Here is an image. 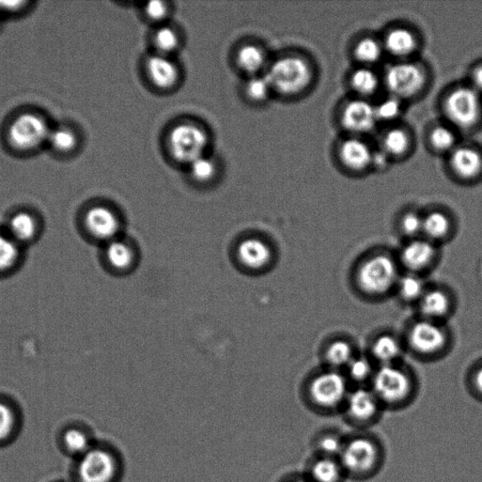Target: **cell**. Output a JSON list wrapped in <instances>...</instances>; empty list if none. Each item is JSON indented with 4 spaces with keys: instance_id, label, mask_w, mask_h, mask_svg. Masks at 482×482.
Here are the masks:
<instances>
[{
    "instance_id": "cell-1",
    "label": "cell",
    "mask_w": 482,
    "mask_h": 482,
    "mask_svg": "<svg viewBox=\"0 0 482 482\" xmlns=\"http://www.w3.org/2000/svg\"><path fill=\"white\" fill-rule=\"evenodd\" d=\"M348 480L368 481L376 478L383 469L386 450L376 434L353 431L346 439L338 457Z\"/></svg>"
},
{
    "instance_id": "cell-2",
    "label": "cell",
    "mask_w": 482,
    "mask_h": 482,
    "mask_svg": "<svg viewBox=\"0 0 482 482\" xmlns=\"http://www.w3.org/2000/svg\"><path fill=\"white\" fill-rule=\"evenodd\" d=\"M375 392L384 411H400L410 406L415 396L413 379L406 370L396 365L381 366L371 381Z\"/></svg>"
},
{
    "instance_id": "cell-3",
    "label": "cell",
    "mask_w": 482,
    "mask_h": 482,
    "mask_svg": "<svg viewBox=\"0 0 482 482\" xmlns=\"http://www.w3.org/2000/svg\"><path fill=\"white\" fill-rule=\"evenodd\" d=\"M350 391L349 380L340 372L320 373L307 387L309 407L321 416L340 415Z\"/></svg>"
},
{
    "instance_id": "cell-4",
    "label": "cell",
    "mask_w": 482,
    "mask_h": 482,
    "mask_svg": "<svg viewBox=\"0 0 482 482\" xmlns=\"http://www.w3.org/2000/svg\"><path fill=\"white\" fill-rule=\"evenodd\" d=\"M384 412L369 386H357L350 391L340 415L354 431H368L380 423Z\"/></svg>"
},
{
    "instance_id": "cell-5",
    "label": "cell",
    "mask_w": 482,
    "mask_h": 482,
    "mask_svg": "<svg viewBox=\"0 0 482 482\" xmlns=\"http://www.w3.org/2000/svg\"><path fill=\"white\" fill-rule=\"evenodd\" d=\"M209 137L199 124L185 122L170 130L167 138L168 152L177 162L190 165L207 154Z\"/></svg>"
},
{
    "instance_id": "cell-6",
    "label": "cell",
    "mask_w": 482,
    "mask_h": 482,
    "mask_svg": "<svg viewBox=\"0 0 482 482\" xmlns=\"http://www.w3.org/2000/svg\"><path fill=\"white\" fill-rule=\"evenodd\" d=\"M399 277L396 261L386 254H377L363 262L357 282L365 293L382 296L397 287Z\"/></svg>"
},
{
    "instance_id": "cell-7",
    "label": "cell",
    "mask_w": 482,
    "mask_h": 482,
    "mask_svg": "<svg viewBox=\"0 0 482 482\" xmlns=\"http://www.w3.org/2000/svg\"><path fill=\"white\" fill-rule=\"evenodd\" d=\"M266 75L273 91L283 96H293L302 91L311 79L306 62L297 57L280 58L269 65Z\"/></svg>"
},
{
    "instance_id": "cell-8",
    "label": "cell",
    "mask_w": 482,
    "mask_h": 482,
    "mask_svg": "<svg viewBox=\"0 0 482 482\" xmlns=\"http://www.w3.org/2000/svg\"><path fill=\"white\" fill-rule=\"evenodd\" d=\"M51 129L45 120L36 114H24L15 119L10 126V145L20 151L37 149L48 142Z\"/></svg>"
},
{
    "instance_id": "cell-9",
    "label": "cell",
    "mask_w": 482,
    "mask_h": 482,
    "mask_svg": "<svg viewBox=\"0 0 482 482\" xmlns=\"http://www.w3.org/2000/svg\"><path fill=\"white\" fill-rule=\"evenodd\" d=\"M446 116L460 128H470L477 122L480 105L478 91L459 88L450 93L446 101Z\"/></svg>"
},
{
    "instance_id": "cell-10",
    "label": "cell",
    "mask_w": 482,
    "mask_h": 482,
    "mask_svg": "<svg viewBox=\"0 0 482 482\" xmlns=\"http://www.w3.org/2000/svg\"><path fill=\"white\" fill-rule=\"evenodd\" d=\"M116 473L114 456L100 448H91L77 466L80 482H112Z\"/></svg>"
},
{
    "instance_id": "cell-11",
    "label": "cell",
    "mask_w": 482,
    "mask_h": 482,
    "mask_svg": "<svg viewBox=\"0 0 482 482\" xmlns=\"http://www.w3.org/2000/svg\"><path fill=\"white\" fill-rule=\"evenodd\" d=\"M447 336L441 326L424 320L415 323L409 332V344L419 354L432 355L440 352L446 345Z\"/></svg>"
},
{
    "instance_id": "cell-12",
    "label": "cell",
    "mask_w": 482,
    "mask_h": 482,
    "mask_svg": "<svg viewBox=\"0 0 482 482\" xmlns=\"http://www.w3.org/2000/svg\"><path fill=\"white\" fill-rule=\"evenodd\" d=\"M385 82L396 97L409 98L423 88L424 75L416 66L399 64L388 69Z\"/></svg>"
},
{
    "instance_id": "cell-13",
    "label": "cell",
    "mask_w": 482,
    "mask_h": 482,
    "mask_svg": "<svg viewBox=\"0 0 482 482\" xmlns=\"http://www.w3.org/2000/svg\"><path fill=\"white\" fill-rule=\"evenodd\" d=\"M146 73L152 85L161 91L173 90L180 80V70L173 57L157 53L147 58Z\"/></svg>"
},
{
    "instance_id": "cell-14",
    "label": "cell",
    "mask_w": 482,
    "mask_h": 482,
    "mask_svg": "<svg viewBox=\"0 0 482 482\" xmlns=\"http://www.w3.org/2000/svg\"><path fill=\"white\" fill-rule=\"evenodd\" d=\"M85 226L92 237L110 242L115 240L118 234L120 222L111 209L97 206L86 213Z\"/></svg>"
},
{
    "instance_id": "cell-15",
    "label": "cell",
    "mask_w": 482,
    "mask_h": 482,
    "mask_svg": "<svg viewBox=\"0 0 482 482\" xmlns=\"http://www.w3.org/2000/svg\"><path fill=\"white\" fill-rule=\"evenodd\" d=\"M435 243L427 239L411 240L403 247L400 260L410 273H416L428 268L437 257Z\"/></svg>"
},
{
    "instance_id": "cell-16",
    "label": "cell",
    "mask_w": 482,
    "mask_h": 482,
    "mask_svg": "<svg viewBox=\"0 0 482 482\" xmlns=\"http://www.w3.org/2000/svg\"><path fill=\"white\" fill-rule=\"evenodd\" d=\"M377 120L375 107L364 100L349 103L342 115L344 126L356 133L370 131L375 128Z\"/></svg>"
},
{
    "instance_id": "cell-17",
    "label": "cell",
    "mask_w": 482,
    "mask_h": 482,
    "mask_svg": "<svg viewBox=\"0 0 482 482\" xmlns=\"http://www.w3.org/2000/svg\"><path fill=\"white\" fill-rule=\"evenodd\" d=\"M305 476L311 482H346V473L338 458L314 454Z\"/></svg>"
},
{
    "instance_id": "cell-18",
    "label": "cell",
    "mask_w": 482,
    "mask_h": 482,
    "mask_svg": "<svg viewBox=\"0 0 482 482\" xmlns=\"http://www.w3.org/2000/svg\"><path fill=\"white\" fill-rule=\"evenodd\" d=\"M238 257L245 267L259 270L268 265L272 259V251L261 240L248 239L239 245Z\"/></svg>"
},
{
    "instance_id": "cell-19",
    "label": "cell",
    "mask_w": 482,
    "mask_h": 482,
    "mask_svg": "<svg viewBox=\"0 0 482 482\" xmlns=\"http://www.w3.org/2000/svg\"><path fill=\"white\" fill-rule=\"evenodd\" d=\"M238 67L249 77L263 75L267 70V54L260 46L248 43L238 51L236 56Z\"/></svg>"
},
{
    "instance_id": "cell-20",
    "label": "cell",
    "mask_w": 482,
    "mask_h": 482,
    "mask_svg": "<svg viewBox=\"0 0 482 482\" xmlns=\"http://www.w3.org/2000/svg\"><path fill=\"white\" fill-rule=\"evenodd\" d=\"M419 304L426 320L432 321L446 317L450 309L448 295L440 289L427 290Z\"/></svg>"
},
{
    "instance_id": "cell-21",
    "label": "cell",
    "mask_w": 482,
    "mask_h": 482,
    "mask_svg": "<svg viewBox=\"0 0 482 482\" xmlns=\"http://www.w3.org/2000/svg\"><path fill=\"white\" fill-rule=\"evenodd\" d=\"M340 155L342 161L353 170H361L366 168L372 162V154L367 146L359 141V139L351 138L341 146Z\"/></svg>"
},
{
    "instance_id": "cell-22",
    "label": "cell",
    "mask_w": 482,
    "mask_h": 482,
    "mask_svg": "<svg viewBox=\"0 0 482 482\" xmlns=\"http://www.w3.org/2000/svg\"><path fill=\"white\" fill-rule=\"evenodd\" d=\"M452 166L458 176L471 178L479 173L482 160L477 151L470 148H459L453 154Z\"/></svg>"
},
{
    "instance_id": "cell-23",
    "label": "cell",
    "mask_w": 482,
    "mask_h": 482,
    "mask_svg": "<svg viewBox=\"0 0 482 482\" xmlns=\"http://www.w3.org/2000/svg\"><path fill=\"white\" fill-rule=\"evenodd\" d=\"M371 351L373 357L382 366L395 365L399 360L402 347L395 336L383 335L373 342Z\"/></svg>"
},
{
    "instance_id": "cell-24",
    "label": "cell",
    "mask_w": 482,
    "mask_h": 482,
    "mask_svg": "<svg viewBox=\"0 0 482 482\" xmlns=\"http://www.w3.org/2000/svg\"><path fill=\"white\" fill-rule=\"evenodd\" d=\"M346 434L336 430L319 432L314 442V454L338 458L344 448Z\"/></svg>"
},
{
    "instance_id": "cell-25",
    "label": "cell",
    "mask_w": 482,
    "mask_h": 482,
    "mask_svg": "<svg viewBox=\"0 0 482 482\" xmlns=\"http://www.w3.org/2000/svg\"><path fill=\"white\" fill-rule=\"evenodd\" d=\"M180 44V36L178 31L173 27L161 25V27L154 31L153 36L154 53L173 57V54L179 50Z\"/></svg>"
},
{
    "instance_id": "cell-26",
    "label": "cell",
    "mask_w": 482,
    "mask_h": 482,
    "mask_svg": "<svg viewBox=\"0 0 482 482\" xmlns=\"http://www.w3.org/2000/svg\"><path fill=\"white\" fill-rule=\"evenodd\" d=\"M36 217L28 212L15 214L9 224L11 238L17 242H27L33 240L37 233Z\"/></svg>"
},
{
    "instance_id": "cell-27",
    "label": "cell",
    "mask_w": 482,
    "mask_h": 482,
    "mask_svg": "<svg viewBox=\"0 0 482 482\" xmlns=\"http://www.w3.org/2000/svg\"><path fill=\"white\" fill-rule=\"evenodd\" d=\"M450 231L448 217L442 212H431L423 217V234L425 239L435 243L447 237Z\"/></svg>"
},
{
    "instance_id": "cell-28",
    "label": "cell",
    "mask_w": 482,
    "mask_h": 482,
    "mask_svg": "<svg viewBox=\"0 0 482 482\" xmlns=\"http://www.w3.org/2000/svg\"><path fill=\"white\" fill-rule=\"evenodd\" d=\"M396 288L400 298L407 302L421 301L427 291L423 279L414 273L400 276Z\"/></svg>"
},
{
    "instance_id": "cell-29",
    "label": "cell",
    "mask_w": 482,
    "mask_h": 482,
    "mask_svg": "<svg viewBox=\"0 0 482 482\" xmlns=\"http://www.w3.org/2000/svg\"><path fill=\"white\" fill-rule=\"evenodd\" d=\"M106 257L108 264L117 271L128 270L134 258L131 248L117 240L107 243Z\"/></svg>"
},
{
    "instance_id": "cell-30",
    "label": "cell",
    "mask_w": 482,
    "mask_h": 482,
    "mask_svg": "<svg viewBox=\"0 0 482 482\" xmlns=\"http://www.w3.org/2000/svg\"><path fill=\"white\" fill-rule=\"evenodd\" d=\"M385 46L393 55L407 56L415 50V40L407 29L397 28L386 36Z\"/></svg>"
},
{
    "instance_id": "cell-31",
    "label": "cell",
    "mask_w": 482,
    "mask_h": 482,
    "mask_svg": "<svg viewBox=\"0 0 482 482\" xmlns=\"http://www.w3.org/2000/svg\"><path fill=\"white\" fill-rule=\"evenodd\" d=\"M326 362L334 369L347 367L354 359L352 346L344 340H336L326 350Z\"/></svg>"
},
{
    "instance_id": "cell-32",
    "label": "cell",
    "mask_w": 482,
    "mask_h": 482,
    "mask_svg": "<svg viewBox=\"0 0 482 482\" xmlns=\"http://www.w3.org/2000/svg\"><path fill=\"white\" fill-rule=\"evenodd\" d=\"M273 91V88L264 74L249 77L244 86L245 96L254 103L266 102Z\"/></svg>"
},
{
    "instance_id": "cell-33",
    "label": "cell",
    "mask_w": 482,
    "mask_h": 482,
    "mask_svg": "<svg viewBox=\"0 0 482 482\" xmlns=\"http://www.w3.org/2000/svg\"><path fill=\"white\" fill-rule=\"evenodd\" d=\"M191 178L198 183L212 181L217 174V162L205 154L189 165Z\"/></svg>"
},
{
    "instance_id": "cell-34",
    "label": "cell",
    "mask_w": 482,
    "mask_h": 482,
    "mask_svg": "<svg viewBox=\"0 0 482 482\" xmlns=\"http://www.w3.org/2000/svg\"><path fill=\"white\" fill-rule=\"evenodd\" d=\"M20 250L12 238L0 234V273L7 272L17 265Z\"/></svg>"
},
{
    "instance_id": "cell-35",
    "label": "cell",
    "mask_w": 482,
    "mask_h": 482,
    "mask_svg": "<svg viewBox=\"0 0 482 482\" xmlns=\"http://www.w3.org/2000/svg\"><path fill=\"white\" fill-rule=\"evenodd\" d=\"M48 143L58 152L68 153L75 148L77 137L71 129L59 127L51 130Z\"/></svg>"
},
{
    "instance_id": "cell-36",
    "label": "cell",
    "mask_w": 482,
    "mask_h": 482,
    "mask_svg": "<svg viewBox=\"0 0 482 482\" xmlns=\"http://www.w3.org/2000/svg\"><path fill=\"white\" fill-rule=\"evenodd\" d=\"M348 380L357 383V386H365V383L371 381L375 370H373L371 362L364 357H357L346 367Z\"/></svg>"
},
{
    "instance_id": "cell-37",
    "label": "cell",
    "mask_w": 482,
    "mask_h": 482,
    "mask_svg": "<svg viewBox=\"0 0 482 482\" xmlns=\"http://www.w3.org/2000/svg\"><path fill=\"white\" fill-rule=\"evenodd\" d=\"M352 85L360 95L368 96L377 89L378 79L376 75L369 69H360L352 75Z\"/></svg>"
},
{
    "instance_id": "cell-38",
    "label": "cell",
    "mask_w": 482,
    "mask_h": 482,
    "mask_svg": "<svg viewBox=\"0 0 482 482\" xmlns=\"http://www.w3.org/2000/svg\"><path fill=\"white\" fill-rule=\"evenodd\" d=\"M64 444L70 454L81 457L91 449L87 434L77 429H70L65 433Z\"/></svg>"
},
{
    "instance_id": "cell-39",
    "label": "cell",
    "mask_w": 482,
    "mask_h": 482,
    "mask_svg": "<svg viewBox=\"0 0 482 482\" xmlns=\"http://www.w3.org/2000/svg\"><path fill=\"white\" fill-rule=\"evenodd\" d=\"M356 58L365 64H373L382 56L381 45L373 39L367 38L360 42L355 49Z\"/></svg>"
},
{
    "instance_id": "cell-40",
    "label": "cell",
    "mask_w": 482,
    "mask_h": 482,
    "mask_svg": "<svg viewBox=\"0 0 482 482\" xmlns=\"http://www.w3.org/2000/svg\"><path fill=\"white\" fill-rule=\"evenodd\" d=\"M383 145L387 153L400 154L408 148L409 138L406 132L400 130H393L386 134Z\"/></svg>"
},
{
    "instance_id": "cell-41",
    "label": "cell",
    "mask_w": 482,
    "mask_h": 482,
    "mask_svg": "<svg viewBox=\"0 0 482 482\" xmlns=\"http://www.w3.org/2000/svg\"><path fill=\"white\" fill-rule=\"evenodd\" d=\"M400 225L403 235L411 240L418 239L423 234V217L416 213H407L404 216Z\"/></svg>"
},
{
    "instance_id": "cell-42",
    "label": "cell",
    "mask_w": 482,
    "mask_h": 482,
    "mask_svg": "<svg viewBox=\"0 0 482 482\" xmlns=\"http://www.w3.org/2000/svg\"><path fill=\"white\" fill-rule=\"evenodd\" d=\"M15 415L11 407L0 402V442L11 438L15 428Z\"/></svg>"
},
{
    "instance_id": "cell-43",
    "label": "cell",
    "mask_w": 482,
    "mask_h": 482,
    "mask_svg": "<svg viewBox=\"0 0 482 482\" xmlns=\"http://www.w3.org/2000/svg\"><path fill=\"white\" fill-rule=\"evenodd\" d=\"M434 148L440 151L449 150L454 146L455 137L452 131L444 127L435 129L431 136Z\"/></svg>"
},
{
    "instance_id": "cell-44",
    "label": "cell",
    "mask_w": 482,
    "mask_h": 482,
    "mask_svg": "<svg viewBox=\"0 0 482 482\" xmlns=\"http://www.w3.org/2000/svg\"><path fill=\"white\" fill-rule=\"evenodd\" d=\"M146 17L153 23H164L170 15V8L163 2H151L145 7Z\"/></svg>"
},
{
    "instance_id": "cell-45",
    "label": "cell",
    "mask_w": 482,
    "mask_h": 482,
    "mask_svg": "<svg viewBox=\"0 0 482 482\" xmlns=\"http://www.w3.org/2000/svg\"><path fill=\"white\" fill-rule=\"evenodd\" d=\"M378 119L391 121L400 113V104L397 99H391L381 103L375 107Z\"/></svg>"
},
{
    "instance_id": "cell-46",
    "label": "cell",
    "mask_w": 482,
    "mask_h": 482,
    "mask_svg": "<svg viewBox=\"0 0 482 482\" xmlns=\"http://www.w3.org/2000/svg\"><path fill=\"white\" fill-rule=\"evenodd\" d=\"M28 3L24 2H12V3H0V10L4 12L15 13L22 11Z\"/></svg>"
},
{
    "instance_id": "cell-47",
    "label": "cell",
    "mask_w": 482,
    "mask_h": 482,
    "mask_svg": "<svg viewBox=\"0 0 482 482\" xmlns=\"http://www.w3.org/2000/svg\"><path fill=\"white\" fill-rule=\"evenodd\" d=\"M474 395L482 400V367L475 373L472 380Z\"/></svg>"
},
{
    "instance_id": "cell-48",
    "label": "cell",
    "mask_w": 482,
    "mask_h": 482,
    "mask_svg": "<svg viewBox=\"0 0 482 482\" xmlns=\"http://www.w3.org/2000/svg\"><path fill=\"white\" fill-rule=\"evenodd\" d=\"M473 83L476 91H482V67L477 68L472 76Z\"/></svg>"
},
{
    "instance_id": "cell-49",
    "label": "cell",
    "mask_w": 482,
    "mask_h": 482,
    "mask_svg": "<svg viewBox=\"0 0 482 482\" xmlns=\"http://www.w3.org/2000/svg\"><path fill=\"white\" fill-rule=\"evenodd\" d=\"M372 162L376 166H383L386 162V159L383 154L372 155Z\"/></svg>"
},
{
    "instance_id": "cell-50",
    "label": "cell",
    "mask_w": 482,
    "mask_h": 482,
    "mask_svg": "<svg viewBox=\"0 0 482 482\" xmlns=\"http://www.w3.org/2000/svg\"><path fill=\"white\" fill-rule=\"evenodd\" d=\"M288 482H311V481L304 474V476L295 478Z\"/></svg>"
}]
</instances>
